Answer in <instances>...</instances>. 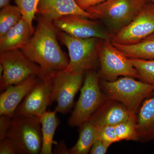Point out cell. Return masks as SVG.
Returning a JSON list of instances; mask_svg holds the SVG:
<instances>
[{"mask_svg": "<svg viewBox=\"0 0 154 154\" xmlns=\"http://www.w3.org/2000/svg\"><path fill=\"white\" fill-rule=\"evenodd\" d=\"M13 116L7 115H1L0 117V140L7 137L11 127Z\"/></svg>", "mask_w": 154, "mask_h": 154, "instance_id": "26", "label": "cell"}, {"mask_svg": "<svg viewBox=\"0 0 154 154\" xmlns=\"http://www.w3.org/2000/svg\"><path fill=\"white\" fill-rule=\"evenodd\" d=\"M130 59L137 71L138 79L145 82L154 85V60Z\"/></svg>", "mask_w": 154, "mask_h": 154, "instance_id": "23", "label": "cell"}, {"mask_svg": "<svg viewBox=\"0 0 154 154\" xmlns=\"http://www.w3.org/2000/svg\"><path fill=\"white\" fill-rule=\"evenodd\" d=\"M100 73L104 80L113 81L118 77L138 78L129 58L119 50L110 41L100 39L98 47Z\"/></svg>", "mask_w": 154, "mask_h": 154, "instance_id": "8", "label": "cell"}, {"mask_svg": "<svg viewBox=\"0 0 154 154\" xmlns=\"http://www.w3.org/2000/svg\"><path fill=\"white\" fill-rule=\"evenodd\" d=\"M135 78L123 77L113 81H99L102 92L109 99L120 102L136 114L143 102L154 91V85Z\"/></svg>", "mask_w": 154, "mask_h": 154, "instance_id": "3", "label": "cell"}, {"mask_svg": "<svg viewBox=\"0 0 154 154\" xmlns=\"http://www.w3.org/2000/svg\"><path fill=\"white\" fill-rule=\"evenodd\" d=\"M37 75L31 76L22 82L10 86L0 96V116H13L22 100L41 79Z\"/></svg>", "mask_w": 154, "mask_h": 154, "instance_id": "14", "label": "cell"}, {"mask_svg": "<svg viewBox=\"0 0 154 154\" xmlns=\"http://www.w3.org/2000/svg\"><path fill=\"white\" fill-rule=\"evenodd\" d=\"M112 144L102 140L98 139L91 147V154H105Z\"/></svg>", "mask_w": 154, "mask_h": 154, "instance_id": "25", "label": "cell"}, {"mask_svg": "<svg viewBox=\"0 0 154 154\" xmlns=\"http://www.w3.org/2000/svg\"><path fill=\"white\" fill-rule=\"evenodd\" d=\"M0 154H17L16 149L14 144L8 137L1 140L0 141Z\"/></svg>", "mask_w": 154, "mask_h": 154, "instance_id": "27", "label": "cell"}, {"mask_svg": "<svg viewBox=\"0 0 154 154\" xmlns=\"http://www.w3.org/2000/svg\"><path fill=\"white\" fill-rule=\"evenodd\" d=\"M40 0H15L17 6L21 12L22 18L33 27L36 11Z\"/></svg>", "mask_w": 154, "mask_h": 154, "instance_id": "24", "label": "cell"}, {"mask_svg": "<svg viewBox=\"0 0 154 154\" xmlns=\"http://www.w3.org/2000/svg\"><path fill=\"white\" fill-rule=\"evenodd\" d=\"M53 154H69V149L67 148L66 144L63 140L56 143L55 147L53 149Z\"/></svg>", "mask_w": 154, "mask_h": 154, "instance_id": "29", "label": "cell"}, {"mask_svg": "<svg viewBox=\"0 0 154 154\" xmlns=\"http://www.w3.org/2000/svg\"><path fill=\"white\" fill-rule=\"evenodd\" d=\"M57 33L58 38L68 50L70 60L66 69L84 74L95 67L99 60L98 47L100 39L95 37L78 38L57 29Z\"/></svg>", "mask_w": 154, "mask_h": 154, "instance_id": "5", "label": "cell"}, {"mask_svg": "<svg viewBox=\"0 0 154 154\" xmlns=\"http://www.w3.org/2000/svg\"><path fill=\"white\" fill-rule=\"evenodd\" d=\"M136 116L123 104L107 98L88 121L99 128L127 121Z\"/></svg>", "mask_w": 154, "mask_h": 154, "instance_id": "13", "label": "cell"}, {"mask_svg": "<svg viewBox=\"0 0 154 154\" xmlns=\"http://www.w3.org/2000/svg\"><path fill=\"white\" fill-rule=\"evenodd\" d=\"M50 79L52 102L57 103L54 111L63 114L68 113L73 106L75 96L82 84L83 74L65 69L54 73Z\"/></svg>", "mask_w": 154, "mask_h": 154, "instance_id": "9", "label": "cell"}, {"mask_svg": "<svg viewBox=\"0 0 154 154\" xmlns=\"http://www.w3.org/2000/svg\"><path fill=\"white\" fill-rule=\"evenodd\" d=\"M34 30L33 27L22 18L0 37V52L21 49L30 41Z\"/></svg>", "mask_w": 154, "mask_h": 154, "instance_id": "16", "label": "cell"}, {"mask_svg": "<svg viewBox=\"0 0 154 154\" xmlns=\"http://www.w3.org/2000/svg\"><path fill=\"white\" fill-rule=\"evenodd\" d=\"M52 22L58 30L78 38L95 37L110 41L112 36L99 22L81 15H66Z\"/></svg>", "mask_w": 154, "mask_h": 154, "instance_id": "11", "label": "cell"}, {"mask_svg": "<svg viewBox=\"0 0 154 154\" xmlns=\"http://www.w3.org/2000/svg\"><path fill=\"white\" fill-rule=\"evenodd\" d=\"M76 143L69 149V154H88L98 139V128L89 121L80 125Z\"/></svg>", "mask_w": 154, "mask_h": 154, "instance_id": "20", "label": "cell"}, {"mask_svg": "<svg viewBox=\"0 0 154 154\" xmlns=\"http://www.w3.org/2000/svg\"><path fill=\"white\" fill-rule=\"evenodd\" d=\"M6 137L14 144L17 154H40L42 137L38 117L27 114H14Z\"/></svg>", "mask_w": 154, "mask_h": 154, "instance_id": "4", "label": "cell"}, {"mask_svg": "<svg viewBox=\"0 0 154 154\" xmlns=\"http://www.w3.org/2000/svg\"><path fill=\"white\" fill-rule=\"evenodd\" d=\"M11 0H0V8H3L5 7L10 5Z\"/></svg>", "mask_w": 154, "mask_h": 154, "instance_id": "30", "label": "cell"}, {"mask_svg": "<svg viewBox=\"0 0 154 154\" xmlns=\"http://www.w3.org/2000/svg\"><path fill=\"white\" fill-rule=\"evenodd\" d=\"M154 33V4L147 2L132 22L112 35L110 42L113 44H134Z\"/></svg>", "mask_w": 154, "mask_h": 154, "instance_id": "10", "label": "cell"}, {"mask_svg": "<svg viewBox=\"0 0 154 154\" xmlns=\"http://www.w3.org/2000/svg\"><path fill=\"white\" fill-rule=\"evenodd\" d=\"M52 100V86L50 77L41 78L25 96L14 114H27L39 118L46 112Z\"/></svg>", "mask_w": 154, "mask_h": 154, "instance_id": "12", "label": "cell"}, {"mask_svg": "<svg viewBox=\"0 0 154 154\" xmlns=\"http://www.w3.org/2000/svg\"><path fill=\"white\" fill-rule=\"evenodd\" d=\"M146 1H147V2H148V1H149V0H146Z\"/></svg>", "mask_w": 154, "mask_h": 154, "instance_id": "32", "label": "cell"}, {"mask_svg": "<svg viewBox=\"0 0 154 154\" xmlns=\"http://www.w3.org/2000/svg\"><path fill=\"white\" fill-rule=\"evenodd\" d=\"M0 65L3 68L0 77L2 92L34 75L45 79L40 66L29 59L21 49L0 53Z\"/></svg>", "mask_w": 154, "mask_h": 154, "instance_id": "6", "label": "cell"}, {"mask_svg": "<svg viewBox=\"0 0 154 154\" xmlns=\"http://www.w3.org/2000/svg\"><path fill=\"white\" fill-rule=\"evenodd\" d=\"M36 15L52 22L60 17L69 15H79L94 20L97 19L81 8L75 0H40Z\"/></svg>", "mask_w": 154, "mask_h": 154, "instance_id": "15", "label": "cell"}, {"mask_svg": "<svg viewBox=\"0 0 154 154\" xmlns=\"http://www.w3.org/2000/svg\"><path fill=\"white\" fill-rule=\"evenodd\" d=\"M38 16L33 36L20 49L40 66L46 79L56 72L66 69L69 60L59 44L57 29L52 21Z\"/></svg>", "mask_w": 154, "mask_h": 154, "instance_id": "1", "label": "cell"}, {"mask_svg": "<svg viewBox=\"0 0 154 154\" xmlns=\"http://www.w3.org/2000/svg\"><path fill=\"white\" fill-rule=\"evenodd\" d=\"M139 140L148 142L154 139V96L144 100L137 116Z\"/></svg>", "mask_w": 154, "mask_h": 154, "instance_id": "17", "label": "cell"}, {"mask_svg": "<svg viewBox=\"0 0 154 154\" xmlns=\"http://www.w3.org/2000/svg\"><path fill=\"white\" fill-rule=\"evenodd\" d=\"M75 1L81 8L86 11L89 8L103 2L106 0H75Z\"/></svg>", "mask_w": 154, "mask_h": 154, "instance_id": "28", "label": "cell"}, {"mask_svg": "<svg viewBox=\"0 0 154 154\" xmlns=\"http://www.w3.org/2000/svg\"><path fill=\"white\" fill-rule=\"evenodd\" d=\"M22 16L17 6L10 5L0 11V37L22 19Z\"/></svg>", "mask_w": 154, "mask_h": 154, "instance_id": "21", "label": "cell"}, {"mask_svg": "<svg viewBox=\"0 0 154 154\" xmlns=\"http://www.w3.org/2000/svg\"><path fill=\"white\" fill-rule=\"evenodd\" d=\"M147 2L146 0H106L86 11L103 21L113 35L132 22Z\"/></svg>", "mask_w": 154, "mask_h": 154, "instance_id": "2", "label": "cell"}, {"mask_svg": "<svg viewBox=\"0 0 154 154\" xmlns=\"http://www.w3.org/2000/svg\"><path fill=\"white\" fill-rule=\"evenodd\" d=\"M113 45L129 58L154 60V33L134 44Z\"/></svg>", "mask_w": 154, "mask_h": 154, "instance_id": "19", "label": "cell"}, {"mask_svg": "<svg viewBox=\"0 0 154 154\" xmlns=\"http://www.w3.org/2000/svg\"><path fill=\"white\" fill-rule=\"evenodd\" d=\"M149 2H151L153 4H154V0H149Z\"/></svg>", "mask_w": 154, "mask_h": 154, "instance_id": "31", "label": "cell"}, {"mask_svg": "<svg viewBox=\"0 0 154 154\" xmlns=\"http://www.w3.org/2000/svg\"><path fill=\"white\" fill-rule=\"evenodd\" d=\"M137 116L127 121L113 125L117 142L122 140L139 141L136 128Z\"/></svg>", "mask_w": 154, "mask_h": 154, "instance_id": "22", "label": "cell"}, {"mask_svg": "<svg viewBox=\"0 0 154 154\" xmlns=\"http://www.w3.org/2000/svg\"><path fill=\"white\" fill-rule=\"evenodd\" d=\"M56 111H46L38 118L41 125L42 143L40 154H53V145L57 142L54 140V134L60 124Z\"/></svg>", "mask_w": 154, "mask_h": 154, "instance_id": "18", "label": "cell"}, {"mask_svg": "<svg viewBox=\"0 0 154 154\" xmlns=\"http://www.w3.org/2000/svg\"><path fill=\"white\" fill-rule=\"evenodd\" d=\"M99 74L88 71L81 90L79 100L68 120L70 126H80L89 121L91 115L107 97L100 88Z\"/></svg>", "mask_w": 154, "mask_h": 154, "instance_id": "7", "label": "cell"}]
</instances>
